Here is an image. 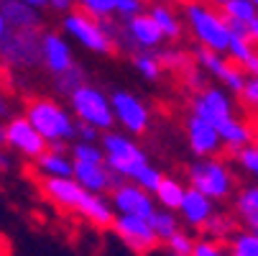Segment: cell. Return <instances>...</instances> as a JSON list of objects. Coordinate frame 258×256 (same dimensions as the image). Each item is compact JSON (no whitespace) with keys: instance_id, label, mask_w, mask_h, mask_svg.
I'll return each mask as SVG.
<instances>
[{"instance_id":"obj_30","label":"cell","mask_w":258,"mask_h":256,"mask_svg":"<svg viewBox=\"0 0 258 256\" xmlns=\"http://www.w3.org/2000/svg\"><path fill=\"white\" fill-rule=\"evenodd\" d=\"M228 253L230 256H258V233L248 228H238L228 241Z\"/></svg>"},{"instance_id":"obj_42","label":"cell","mask_w":258,"mask_h":256,"mask_svg":"<svg viewBox=\"0 0 258 256\" xmlns=\"http://www.w3.org/2000/svg\"><path fill=\"white\" fill-rule=\"evenodd\" d=\"M100 136H102V131H97L95 126H90V123H82V121H77V123H75V141H85V143H100Z\"/></svg>"},{"instance_id":"obj_18","label":"cell","mask_w":258,"mask_h":256,"mask_svg":"<svg viewBox=\"0 0 258 256\" xmlns=\"http://www.w3.org/2000/svg\"><path fill=\"white\" fill-rule=\"evenodd\" d=\"M72 179L85 190V192H97V195H105L113 187L120 185V177L113 174L105 162L102 164H87V162H75V169H72Z\"/></svg>"},{"instance_id":"obj_46","label":"cell","mask_w":258,"mask_h":256,"mask_svg":"<svg viewBox=\"0 0 258 256\" xmlns=\"http://www.w3.org/2000/svg\"><path fill=\"white\" fill-rule=\"evenodd\" d=\"M13 118V103H11V97L8 95H3L0 92V121H11Z\"/></svg>"},{"instance_id":"obj_51","label":"cell","mask_w":258,"mask_h":256,"mask_svg":"<svg viewBox=\"0 0 258 256\" xmlns=\"http://www.w3.org/2000/svg\"><path fill=\"white\" fill-rule=\"evenodd\" d=\"M6 33H8V23H6V18H3V13H0V41L6 39Z\"/></svg>"},{"instance_id":"obj_12","label":"cell","mask_w":258,"mask_h":256,"mask_svg":"<svg viewBox=\"0 0 258 256\" xmlns=\"http://www.w3.org/2000/svg\"><path fill=\"white\" fill-rule=\"evenodd\" d=\"M110 205H113L115 215H136V218H146V221L159 208L154 195L133 185V182H120L118 187L110 190Z\"/></svg>"},{"instance_id":"obj_38","label":"cell","mask_w":258,"mask_h":256,"mask_svg":"<svg viewBox=\"0 0 258 256\" xmlns=\"http://www.w3.org/2000/svg\"><path fill=\"white\" fill-rule=\"evenodd\" d=\"M238 97H240V105L248 113L258 116V77H248L243 90L238 92Z\"/></svg>"},{"instance_id":"obj_43","label":"cell","mask_w":258,"mask_h":256,"mask_svg":"<svg viewBox=\"0 0 258 256\" xmlns=\"http://www.w3.org/2000/svg\"><path fill=\"white\" fill-rule=\"evenodd\" d=\"M141 11H143V0H118V6H115V16L123 21L141 13Z\"/></svg>"},{"instance_id":"obj_31","label":"cell","mask_w":258,"mask_h":256,"mask_svg":"<svg viewBox=\"0 0 258 256\" xmlns=\"http://www.w3.org/2000/svg\"><path fill=\"white\" fill-rule=\"evenodd\" d=\"M156 57H159V62H161L164 72H176V75L187 72V69L195 64V62H192V54L181 52V49H171V46L159 49V52H156Z\"/></svg>"},{"instance_id":"obj_49","label":"cell","mask_w":258,"mask_h":256,"mask_svg":"<svg viewBox=\"0 0 258 256\" xmlns=\"http://www.w3.org/2000/svg\"><path fill=\"white\" fill-rule=\"evenodd\" d=\"M21 3H26V6L36 8V11H41V8H46V0H21Z\"/></svg>"},{"instance_id":"obj_22","label":"cell","mask_w":258,"mask_h":256,"mask_svg":"<svg viewBox=\"0 0 258 256\" xmlns=\"http://www.w3.org/2000/svg\"><path fill=\"white\" fill-rule=\"evenodd\" d=\"M0 13H3L8 28H39L41 13L21 3V0H0Z\"/></svg>"},{"instance_id":"obj_57","label":"cell","mask_w":258,"mask_h":256,"mask_svg":"<svg viewBox=\"0 0 258 256\" xmlns=\"http://www.w3.org/2000/svg\"><path fill=\"white\" fill-rule=\"evenodd\" d=\"M181 3H187V0H181Z\"/></svg>"},{"instance_id":"obj_6","label":"cell","mask_w":258,"mask_h":256,"mask_svg":"<svg viewBox=\"0 0 258 256\" xmlns=\"http://www.w3.org/2000/svg\"><path fill=\"white\" fill-rule=\"evenodd\" d=\"M61 33L67 36L69 41H75L77 46H82L90 54L107 57V54L115 52V44L107 36L105 23L100 18L87 16L80 8H75V11H69V13L61 16Z\"/></svg>"},{"instance_id":"obj_20","label":"cell","mask_w":258,"mask_h":256,"mask_svg":"<svg viewBox=\"0 0 258 256\" xmlns=\"http://www.w3.org/2000/svg\"><path fill=\"white\" fill-rule=\"evenodd\" d=\"M233 215L240 228L258 233V185H248L235 190L233 195Z\"/></svg>"},{"instance_id":"obj_21","label":"cell","mask_w":258,"mask_h":256,"mask_svg":"<svg viewBox=\"0 0 258 256\" xmlns=\"http://www.w3.org/2000/svg\"><path fill=\"white\" fill-rule=\"evenodd\" d=\"M217 133H220V141H223V149H228L230 154H235L243 146H250L255 141V131L248 121H243L240 116H233L228 118L225 123L217 126Z\"/></svg>"},{"instance_id":"obj_36","label":"cell","mask_w":258,"mask_h":256,"mask_svg":"<svg viewBox=\"0 0 258 256\" xmlns=\"http://www.w3.org/2000/svg\"><path fill=\"white\" fill-rule=\"evenodd\" d=\"M255 49H258V46H253V44L245 39V36H235V33H230V44H228V49H225V57L240 67V64H243Z\"/></svg>"},{"instance_id":"obj_14","label":"cell","mask_w":258,"mask_h":256,"mask_svg":"<svg viewBox=\"0 0 258 256\" xmlns=\"http://www.w3.org/2000/svg\"><path fill=\"white\" fill-rule=\"evenodd\" d=\"M75 64H77L75 52H72V44L64 33H56V31L41 33V67L51 77L64 75V72L72 69Z\"/></svg>"},{"instance_id":"obj_37","label":"cell","mask_w":258,"mask_h":256,"mask_svg":"<svg viewBox=\"0 0 258 256\" xmlns=\"http://www.w3.org/2000/svg\"><path fill=\"white\" fill-rule=\"evenodd\" d=\"M189 256H230V253H228V243L200 236V238H195V246H192Z\"/></svg>"},{"instance_id":"obj_4","label":"cell","mask_w":258,"mask_h":256,"mask_svg":"<svg viewBox=\"0 0 258 256\" xmlns=\"http://www.w3.org/2000/svg\"><path fill=\"white\" fill-rule=\"evenodd\" d=\"M235 172L230 169V164L220 157H205V159H195L187 167V187L202 192L205 197L215 200V202H225L233 200L235 195Z\"/></svg>"},{"instance_id":"obj_23","label":"cell","mask_w":258,"mask_h":256,"mask_svg":"<svg viewBox=\"0 0 258 256\" xmlns=\"http://www.w3.org/2000/svg\"><path fill=\"white\" fill-rule=\"evenodd\" d=\"M149 13L156 21V26H159L161 36H164V41H181V36H184V21H181V16L169 3H154Z\"/></svg>"},{"instance_id":"obj_45","label":"cell","mask_w":258,"mask_h":256,"mask_svg":"<svg viewBox=\"0 0 258 256\" xmlns=\"http://www.w3.org/2000/svg\"><path fill=\"white\" fill-rule=\"evenodd\" d=\"M46 6L51 8V11H56V13H69V11H75V0H46Z\"/></svg>"},{"instance_id":"obj_29","label":"cell","mask_w":258,"mask_h":256,"mask_svg":"<svg viewBox=\"0 0 258 256\" xmlns=\"http://www.w3.org/2000/svg\"><path fill=\"white\" fill-rule=\"evenodd\" d=\"M220 13L228 23H248L258 16V8L250 3V0H225L223 6H220Z\"/></svg>"},{"instance_id":"obj_47","label":"cell","mask_w":258,"mask_h":256,"mask_svg":"<svg viewBox=\"0 0 258 256\" xmlns=\"http://www.w3.org/2000/svg\"><path fill=\"white\" fill-rule=\"evenodd\" d=\"M245 39H248L253 46H258V16L245 23Z\"/></svg>"},{"instance_id":"obj_53","label":"cell","mask_w":258,"mask_h":256,"mask_svg":"<svg viewBox=\"0 0 258 256\" xmlns=\"http://www.w3.org/2000/svg\"><path fill=\"white\" fill-rule=\"evenodd\" d=\"M207 3H210V6H217V8H220V6L225 3V0H207Z\"/></svg>"},{"instance_id":"obj_34","label":"cell","mask_w":258,"mask_h":256,"mask_svg":"<svg viewBox=\"0 0 258 256\" xmlns=\"http://www.w3.org/2000/svg\"><path fill=\"white\" fill-rule=\"evenodd\" d=\"M72 162H87V164H102L105 154L100 143H85V141H75L69 149Z\"/></svg>"},{"instance_id":"obj_50","label":"cell","mask_w":258,"mask_h":256,"mask_svg":"<svg viewBox=\"0 0 258 256\" xmlns=\"http://www.w3.org/2000/svg\"><path fill=\"white\" fill-rule=\"evenodd\" d=\"M0 256H11V246H8V241L0 236Z\"/></svg>"},{"instance_id":"obj_10","label":"cell","mask_w":258,"mask_h":256,"mask_svg":"<svg viewBox=\"0 0 258 256\" xmlns=\"http://www.w3.org/2000/svg\"><path fill=\"white\" fill-rule=\"evenodd\" d=\"M110 231H113L123 246L128 251H133L136 256H149L154 253L161 243L151 228V223L146 221V218H136V215H115L113 226H110Z\"/></svg>"},{"instance_id":"obj_44","label":"cell","mask_w":258,"mask_h":256,"mask_svg":"<svg viewBox=\"0 0 258 256\" xmlns=\"http://www.w3.org/2000/svg\"><path fill=\"white\" fill-rule=\"evenodd\" d=\"M240 69L245 72V77H258V49L240 64Z\"/></svg>"},{"instance_id":"obj_32","label":"cell","mask_w":258,"mask_h":256,"mask_svg":"<svg viewBox=\"0 0 258 256\" xmlns=\"http://www.w3.org/2000/svg\"><path fill=\"white\" fill-rule=\"evenodd\" d=\"M192 62L205 72L207 77L215 80V75L220 72V67L228 62V57H225V54H220V52H212V49H205V46H195V52H192Z\"/></svg>"},{"instance_id":"obj_26","label":"cell","mask_w":258,"mask_h":256,"mask_svg":"<svg viewBox=\"0 0 258 256\" xmlns=\"http://www.w3.org/2000/svg\"><path fill=\"white\" fill-rule=\"evenodd\" d=\"M235 231H238V221H235V215L217 210V213L210 218V221H207V226L202 228V236L228 243V241H230V236H233Z\"/></svg>"},{"instance_id":"obj_54","label":"cell","mask_w":258,"mask_h":256,"mask_svg":"<svg viewBox=\"0 0 258 256\" xmlns=\"http://www.w3.org/2000/svg\"><path fill=\"white\" fill-rule=\"evenodd\" d=\"M154 3H171V0H154Z\"/></svg>"},{"instance_id":"obj_28","label":"cell","mask_w":258,"mask_h":256,"mask_svg":"<svg viewBox=\"0 0 258 256\" xmlns=\"http://www.w3.org/2000/svg\"><path fill=\"white\" fill-rule=\"evenodd\" d=\"M131 62L136 67V72L146 80V82H159L161 75H164V67L156 57V52H146V49H138L131 54Z\"/></svg>"},{"instance_id":"obj_41","label":"cell","mask_w":258,"mask_h":256,"mask_svg":"<svg viewBox=\"0 0 258 256\" xmlns=\"http://www.w3.org/2000/svg\"><path fill=\"white\" fill-rule=\"evenodd\" d=\"M181 82L197 92L200 87H205V85H207V75H205V72H202L197 64H192L187 72H181Z\"/></svg>"},{"instance_id":"obj_8","label":"cell","mask_w":258,"mask_h":256,"mask_svg":"<svg viewBox=\"0 0 258 256\" xmlns=\"http://www.w3.org/2000/svg\"><path fill=\"white\" fill-rule=\"evenodd\" d=\"M189 113L212 123L215 128L220 123H225L228 118L238 116L235 113V100H233V92H228L225 87L220 85H205L200 87L192 100H189Z\"/></svg>"},{"instance_id":"obj_5","label":"cell","mask_w":258,"mask_h":256,"mask_svg":"<svg viewBox=\"0 0 258 256\" xmlns=\"http://www.w3.org/2000/svg\"><path fill=\"white\" fill-rule=\"evenodd\" d=\"M67 103H69V111L75 116V121L90 123L97 131H110L115 126L110 95L105 90H100L97 85H92L90 80L85 85H80L77 90H72L67 95Z\"/></svg>"},{"instance_id":"obj_9","label":"cell","mask_w":258,"mask_h":256,"mask_svg":"<svg viewBox=\"0 0 258 256\" xmlns=\"http://www.w3.org/2000/svg\"><path fill=\"white\" fill-rule=\"evenodd\" d=\"M113 105V118L128 136H143L151 126V108L146 105L136 92L131 90H115L110 95Z\"/></svg>"},{"instance_id":"obj_17","label":"cell","mask_w":258,"mask_h":256,"mask_svg":"<svg viewBox=\"0 0 258 256\" xmlns=\"http://www.w3.org/2000/svg\"><path fill=\"white\" fill-rule=\"evenodd\" d=\"M215 213H217V202L205 197L197 190H189V187H187V195H184V200H181V205L176 210L181 226H187L195 233H202V228L207 226V221Z\"/></svg>"},{"instance_id":"obj_24","label":"cell","mask_w":258,"mask_h":256,"mask_svg":"<svg viewBox=\"0 0 258 256\" xmlns=\"http://www.w3.org/2000/svg\"><path fill=\"white\" fill-rule=\"evenodd\" d=\"M33 169L39 177H72L75 162L67 151H56V149H46L39 159L33 162Z\"/></svg>"},{"instance_id":"obj_33","label":"cell","mask_w":258,"mask_h":256,"mask_svg":"<svg viewBox=\"0 0 258 256\" xmlns=\"http://www.w3.org/2000/svg\"><path fill=\"white\" fill-rule=\"evenodd\" d=\"M85 82H87V72H85L80 64H75L72 69H67L64 75H56V77H54V90H56V95L67 97L72 90H77V87L85 85Z\"/></svg>"},{"instance_id":"obj_1","label":"cell","mask_w":258,"mask_h":256,"mask_svg":"<svg viewBox=\"0 0 258 256\" xmlns=\"http://www.w3.org/2000/svg\"><path fill=\"white\" fill-rule=\"evenodd\" d=\"M26 121L41 133L49 149L67 151V143L75 141V116L56 97H31L23 108Z\"/></svg>"},{"instance_id":"obj_48","label":"cell","mask_w":258,"mask_h":256,"mask_svg":"<svg viewBox=\"0 0 258 256\" xmlns=\"http://www.w3.org/2000/svg\"><path fill=\"white\" fill-rule=\"evenodd\" d=\"M11 169H13V159L6 154L3 146H0V174H8Z\"/></svg>"},{"instance_id":"obj_25","label":"cell","mask_w":258,"mask_h":256,"mask_svg":"<svg viewBox=\"0 0 258 256\" xmlns=\"http://www.w3.org/2000/svg\"><path fill=\"white\" fill-rule=\"evenodd\" d=\"M184 195H187V182H181L176 174H164L161 182H159V187H156V192H154V200H156L159 208L176 213L181 200H184Z\"/></svg>"},{"instance_id":"obj_11","label":"cell","mask_w":258,"mask_h":256,"mask_svg":"<svg viewBox=\"0 0 258 256\" xmlns=\"http://www.w3.org/2000/svg\"><path fill=\"white\" fill-rule=\"evenodd\" d=\"M6 146L11 151H16L18 157H23L26 162H36L49 149L46 141L41 138V133L26 121L23 113L6 121Z\"/></svg>"},{"instance_id":"obj_7","label":"cell","mask_w":258,"mask_h":256,"mask_svg":"<svg viewBox=\"0 0 258 256\" xmlns=\"http://www.w3.org/2000/svg\"><path fill=\"white\" fill-rule=\"evenodd\" d=\"M0 64L26 72L41 67V31L39 28H8L0 41Z\"/></svg>"},{"instance_id":"obj_19","label":"cell","mask_w":258,"mask_h":256,"mask_svg":"<svg viewBox=\"0 0 258 256\" xmlns=\"http://www.w3.org/2000/svg\"><path fill=\"white\" fill-rule=\"evenodd\" d=\"M77 215L87 226L100 228V231L110 228L113 221H115V210H113V205H110V197L107 195H97V192H85Z\"/></svg>"},{"instance_id":"obj_39","label":"cell","mask_w":258,"mask_h":256,"mask_svg":"<svg viewBox=\"0 0 258 256\" xmlns=\"http://www.w3.org/2000/svg\"><path fill=\"white\" fill-rule=\"evenodd\" d=\"M164 246H166L171 253H187V256H189V253H192V246H195V236H192L189 231L181 228V231H176Z\"/></svg>"},{"instance_id":"obj_2","label":"cell","mask_w":258,"mask_h":256,"mask_svg":"<svg viewBox=\"0 0 258 256\" xmlns=\"http://www.w3.org/2000/svg\"><path fill=\"white\" fill-rule=\"evenodd\" d=\"M181 21L195 36L197 46L225 54L230 44V28L215 6H210L207 0H187L181 3Z\"/></svg>"},{"instance_id":"obj_40","label":"cell","mask_w":258,"mask_h":256,"mask_svg":"<svg viewBox=\"0 0 258 256\" xmlns=\"http://www.w3.org/2000/svg\"><path fill=\"white\" fill-rule=\"evenodd\" d=\"M161 177H164V174H161L154 164H149V167H146V169L136 177L133 185H138V187H143L146 192H151V195H154V192H156V187H159V182H161Z\"/></svg>"},{"instance_id":"obj_56","label":"cell","mask_w":258,"mask_h":256,"mask_svg":"<svg viewBox=\"0 0 258 256\" xmlns=\"http://www.w3.org/2000/svg\"><path fill=\"white\" fill-rule=\"evenodd\" d=\"M250 3H253V6H255V8H258V0H250Z\"/></svg>"},{"instance_id":"obj_16","label":"cell","mask_w":258,"mask_h":256,"mask_svg":"<svg viewBox=\"0 0 258 256\" xmlns=\"http://www.w3.org/2000/svg\"><path fill=\"white\" fill-rule=\"evenodd\" d=\"M123 31H125V39L131 44V54L138 52V49H146V52H156L161 49L164 44V36L156 26V21L151 18L149 11H141L131 18L123 21Z\"/></svg>"},{"instance_id":"obj_52","label":"cell","mask_w":258,"mask_h":256,"mask_svg":"<svg viewBox=\"0 0 258 256\" xmlns=\"http://www.w3.org/2000/svg\"><path fill=\"white\" fill-rule=\"evenodd\" d=\"M0 146H6V123L0 121Z\"/></svg>"},{"instance_id":"obj_58","label":"cell","mask_w":258,"mask_h":256,"mask_svg":"<svg viewBox=\"0 0 258 256\" xmlns=\"http://www.w3.org/2000/svg\"><path fill=\"white\" fill-rule=\"evenodd\" d=\"M0 67H3V64H0Z\"/></svg>"},{"instance_id":"obj_27","label":"cell","mask_w":258,"mask_h":256,"mask_svg":"<svg viewBox=\"0 0 258 256\" xmlns=\"http://www.w3.org/2000/svg\"><path fill=\"white\" fill-rule=\"evenodd\" d=\"M149 223H151V228H154V233H156V238H159L161 246H164L176 231H181L179 215H176L174 210H164V208H156V210H154V215L149 218Z\"/></svg>"},{"instance_id":"obj_13","label":"cell","mask_w":258,"mask_h":256,"mask_svg":"<svg viewBox=\"0 0 258 256\" xmlns=\"http://www.w3.org/2000/svg\"><path fill=\"white\" fill-rule=\"evenodd\" d=\"M39 192L44 195V200L49 205H54L56 210L69 213V215H77L82 197H85V190L72 177H41Z\"/></svg>"},{"instance_id":"obj_35","label":"cell","mask_w":258,"mask_h":256,"mask_svg":"<svg viewBox=\"0 0 258 256\" xmlns=\"http://www.w3.org/2000/svg\"><path fill=\"white\" fill-rule=\"evenodd\" d=\"M75 3H77L80 11H85L87 16L102 21V18H113V16H115L118 0H75Z\"/></svg>"},{"instance_id":"obj_3","label":"cell","mask_w":258,"mask_h":256,"mask_svg":"<svg viewBox=\"0 0 258 256\" xmlns=\"http://www.w3.org/2000/svg\"><path fill=\"white\" fill-rule=\"evenodd\" d=\"M100 146L105 154V167L118 174L123 182H136V177L149 167V154L136 141V136H128L125 131H102Z\"/></svg>"},{"instance_id":"obj_55","label":"cell","mask_w":258,"mask_h":256,"mask_svg":"<svg viewBox=\"0 0 258 256\" xmlns=\"http://www.w3.org/2000/svg\"><path fill=\"white\" fill-rule=\"evenodd\" d=\"M169 256H187V253H171V251H169Z\"/></svg>"},{"instance_id":"obj_15","label":"cell","mask_w":258,"mask_h":256,"mask_svg":"<svg viewBox=\"0 0 258 256\" xmlns=\"http://www.w3.org/2000/svg\"><path fill=\"white\" fill-rule=\"evenodd\" d=\"M184 133H187V146L195 154V159H205V157H220L223 151V141H220V133L212 123L197 118V116H187L184 121Z\"/></svg>"}]
</instances>
